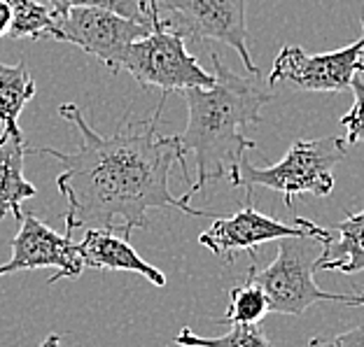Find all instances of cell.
Returning <instances> with one entry per match:
<instances>
[{
    "label": "cell",
    "instance_id": "15",
    "mask_svg": "<svg viewBox=\"0 0 364 347\" xmlns=\"http://www.w3.org/2000/svg\"><path fill=\"white\" fill-rule=\"evenodd\" d=\"M269 315V301L267 294L262 292L259 285L245 277L243 285L234 287L229 292V308L222 319H215L218 324H250L259 326V321Z\"/></svg>",
    "mask_w": 364,
    "mask_h": 347
},
{
    "label": "cell",
    "instance_id": "23",
    "mask_svg": "<svg viewBox=\"0 0 364 347\" xmlns=\"http://www.w3.org/2000/svg\"><path fill=\"white\" fill-rule=\"evenodd\" d=\"M350 305H364V287L358 294H350Z\"/></svg>",
    "mask_w": 364,
    "mask_h": 347
},
{
    "label": "cell",
    "instance_id": "22",
    "mask_svg": "<svg viewBox=\"0 0 364 347\" xmlns=\"http://www.w3.org/2000/svg\"><path fill=\"white\" fill-rule=\"evenodd\" d=\"M40 347H61V336L59 334H49L43 343H40Z\"/></svg>",
    "mask_w": 364,
    "mask_h": 347
},
{
    "label": "cell",
    "instance_id": "21",
    "mask_svg": "<svg viewBox=\"0 0 364 347\" xmlns=\"http://www.w3.org/2000/svg\"><path fill=\"white\" fill-rule=\"evenodd\" d=\"M12 26V10L7 5V0H0V38H7Z\"/></svg>",
    "mask_w": 364,
    "mask_h": 347
},
{
    "label": "cell",
    "instance_id": "9",
    "mask_svg": "<svg viewBox=\"0 0 364 347\" xmlns=\"http://www.w3.org/2000/svg\"><path fill=\"white\" fill-rule=\"evenodd\" d=\"M364 75V38L325 54H309L301 47H283L269 72V87L292 84L304 91H346Z\"/></svg>",
    "mask_w": 364,
    "mask_h": 347
},
{
    "label": "cell",
    "instance_id": "2",
    "mask_svg": "<svg viewBox=\"0 0 364 347\" xmlns=\"http://www.w3.org/2000/svg\"><path fill=\"white\" fill-rule=\"evenodd\" d=\"M213 75V87L182 91L187 103V126L178 138L185 154L194 156L196 166V180L182 196L187 203L213 182L229 180L231 187H238L245 152L257 147L243 131L257 126L264 105L273 101L271 87L259 84L252 75H236L215 54Z\"/></svg>",
    "mask_w": 364,
    "mask_h": 347
},
{
    "label": "cell",
    "instance_id": "18",
    "mask_svg": "<svg viewBox=\"0 0 364 347\" xmlns=\"http://www.w3.org/2000/svg\"><path fill=\"white\" fill-rule=\"evenodd\" d=\"M45 5L56 16H65L75 7H98V10L114 12L138 23H145V26H152L150 10H147L145 0H45Z\"/></svg>",
    "mask_w": 364,
    "mask_h": 347
},
{
    "label": "cell",
    "instance_id": "24",
    "mask_svg": "<svg viewBox=\"0 0 364 347\" xmlns=\"http://www.w3.org/2000/svg\"><path fill=\"white\" fill-rule=\"evenodd\" d=\"M362 33H364V16H362ZM364 38V35H362Z\"/></svg>",
    "mask_w": 364,
    "mask_h": 347
},
{
    "label": "cell",
    "instance_id": "3",
    "mask_svg": "<svg viewBox=\"0 0 364 347\" xmlns=\"http://www.w3.org/2000/svg\"><path fill=\"white\" fill-rule=\"evenodd\" d=\"M334 233L329 238L301 236L278 241V254L269 266L257 268L252 261L247 280L262 287L267 294L269 312L276 315H304L311 305L322 301H336L350 305V294H329L316 285V266L325 259Z\"/></svg>",
    "mask_w": 364,
    "mask_h": 347
},
{
    "label": "cell",
    "instance_id": "1",
    "mask_svg": "<svg viewBox=\"0 0 364 347\" xmlns=\"http://www.w3.org/2000/svg\"><path fill=\"white\" fill-rule=\"evenodd\" d=\"M166 98L161 96L150 119L131 121L124 114L112 136H101L82 117L80 107L63 103L59 114L80 131V145L73 152L54 147H28L26 154L52 156L61 161L63 172L56 177L59 194L68 203L65 233L75 228H105L129 238L136 228H147L152 208H178L192 217H210L194 210L185 198L168 189L173 163L182 168L187 184V154L178 136L159 133V117Z\"/></svg>",
    "mask_w": 364,
    "mask_h": 347
},
{
    "label": "cell",
    "instance_id": "7",
    "mask_svg": "<svg viewBox=\"0 0 364 347\" xmlns=\"http://www.w3.org/2000/svg\"><path fill=\"white\" fill-rule=\"evenodd\" d=\"M152 26L138 23L127 16H119L98 7H75L65 16H56L54 28L49 31L47 40H59L80 47L85 54L101 59L110 72H122V59L127 49L150 35Z\"/></svg>",
    "mask_w": 364,
    "mask_h": 347
},
{
    "label": "cell",
    "instance_id": "11",
    "mask_svg": "<svg viewBox=\"0 0 364 347\" xmlns=\"http://www.w3.org/2000/svg\"><path fill=\"white\" fill-rule=\"evenodd\" d=\"M80 257L85 261V268L98 270H129L136 275L150 280L154 287L166 285V275L147 263L140 254L129 245V238H124L114 231L105 228H89L85 238L77 243Z\"/></svg>",
    "mask_w": 364,
    "mask_h": 347
},
{
    "label": "cell",
    "instance_id": "16",
    "mask_svg": "<svg viewBox=\"0 0 364 347\" xmlns=\"http://www.w3.org/2000/svg\"><path fill=\"white\" fill-rule=\"evenodd\" d=\"M12 10V26L7 38L12 40H47L54 28L56 14L40 0H7Z\"/></svg>",
    "mask_w": 364,
    "mask_h": 347
},
{
    "label": "cell",
    "instance_id": "4",
    "mask_svg": "<svg viewBox=\"0 0 364 347\" xmlns=\"http://www.w3.org/2000/svg\"><path fill=\"white\" fill-rule=\"evenodd\" d=\"M346 145L341 138H318L296 140L278 163L257 168L243 161L238 172V187H245V198L252 201L255 187L271 189L283 194L287 208H294V196L313 194L329 196L334 189V166L346 156Z\"/></svg>",
    "mask_w": 364,
    "mask_h": 347
},
{
    "label": "cell",
    "instance_id": "19",
    "mask_svg": "<svg viewBox=\"0 0 364 347\" xmlns=\"http://www.w3.org/2000/svg\"><path fill=\"white\" fill-rule=\"evenodd\" d=\"M350 89L355 94V103L348 112L341 117V126L346 128V145H360L364 143V77H355L350 82Z\"/></svg>",
    "mask_w": 364,
    "mask_h": 347
},
{
    "label": "cell",
    "instance_id": "13",
    "mask_svg": "<svg viewBox=\"0 0 364 347\" xmlns=\"http://www.w3.org/2000/svg\"><path fill=\"white\" fill-rule=\"evenodd\" d=\"M329 231L336 233L334 243L329 245L325 259L318 261L316 270H336L346 275L364 270V210L348 214Z\"/></svg>",
    "mask_w": 364,
    "mask_h": 347
},
{
    "label": "cell",
    "instance_id": "6",
    "mask_svg": "<svg viewBox=\"0 0 364 347\" xmlns=\"http://www.w3.org/2000/svg\"><path fill=\"white\" fill-rule=\"evenodd\" d=\"M119 70H127L143 89H159L164 98L187 89H208L215 82L213 72L189 54L185 40L161 23L127 49Z\"/></svg>",
    "mask_w": 364,
    "mask_h": 347
},
{
    "label": "cell",
    "instance_id": "12",
    "mask_svg": "<svg viewBox=\"0 0 364 347\" xmlns=\"http://www.w3.org/2000/svg\"><path fill=\"white\" fill-rule=\"evenodd\" d=\"M26 150L23 133H0V221L10 212L21 221V203L38 194V189L23 177Z\"/></svg>",
    "mask_w": 364,
    "mask_h": 347
},
{
    "label": "cell",
    "instance_id": "17",
    "mask_svg": "<svg viewBox=\"0 0 364 347\" xmlns=\"http://www.w3.org/2000/svg\"><path fill=\"white\" fill-rule=\"evenodd\" d=\"M176 345L180 347H273L267 334L259 326L250 324H234L229 334L218 338H205L194 334L192 329H182L176 336Z\"/></svg>",
    "mask_w": 364,
    "mask_h": 347
},
{
    "label": "cell",
    "instance_id": "20",
    "mask_svg": "<svg viewBox=\"0 0 364 347\" xmlns=\"http://www.w3.org/2000/svg\"><path fill=\"white\" fill-rule=\"evenodd\" d=\"M309 347H364V324L336 336H318L309 343Z\"/></svg>",
    "mask_w": 364,
    "mask_h": 347
},
{
    "label": "cell",
    "instance_id": "14",
    "mask_svg": "<svg viewBox=\"0 0 364 347\" xmlns=\"http://www.w3.org/2000/svg\"><path fill=\"white\" fill-rule=\"evenodd\" d=\"M33 96H36V82H33L26 63H0V126L3 131L21 133L19 114Z\"/></svg>",
    "mask_w": 364,
    "mask_h": 347
},
{
    "label": "cell",
    "instance_id": "10",
    "mask_svg": "<svg viewBox=\"0 0 364 347\" xmlns=\"http://www.w3.org/2000/svg\"><path fill=\"white\" fill-rule=\"evenodd\" d=\"M38 268H54V275L49 277V285H54L59 280H77L85 270V261L73 236L56 233L33 212H23L21 228L12 241V257L0 263V277Z\"/></svg>",
    "mask_w": 364,
    "mask_h": 347
},
{
    "label": "cell",
    "instance_id": "5",
    "mask_svg": "<svg viewBox=\"0 0 364 347\" xmlns=\"http://www.w3.org/2000/svg\"><path fill=\"white\" fill-rule=\"evenodd\" d=\"M152 28H164L185 40H213L231 47L252 77L259 75L247 49L245 0H145Z\"/></svg>",
    "mask_w": 364,
    "mask_h": 347
},
{
    "label": "cell",
    "instance_id": "8",
    "mask_svg": "<svg viewBox=\"0 0 364 347\" xmlns=\"http://www.w3.org/2000/svg\"><path fill=\"white\" fill-rule=\"evenodd\" d=\"M301 236L329 238L332 231L318 226L311 219L306 226H296L292 219L280 221L278 217H267L255 210L250 198H245V205L238 212L229 214V217H215L213 224L198 236V243L208 247L213 254H218L225 263H234L238 252H247L257 263V245Z\"/></svg>",
    "mask_w": 364,
    "mask_h": 347
}]
</instances>
